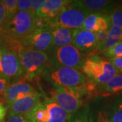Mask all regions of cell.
I'll use <instances>...</instances> for the list:
<instances>
[{"instance_id": "obj_4", "label": "cell", "mask_w": 122, "mask_h": 122, "mask_svg": "<svg viewBox=\"0 0 122 122\" xmlns=\"http://www.w3.org/2000/svg\"><path fill=\"white\" fill-rule=\"evenodd\" d=\"M54 87H77L86 85V77L81 71L65 66H53L42 75Z\"/></svg>"}, {"instance_id": "obj_5", "label": "cell", "mask_w": 122, "mask_h": 122, "mask_svg": "<svg viewBox=\"0 0 122 122\" xmlns=\"http://www.w3.org/2000/svg\"><path fill=\"white\" fill-rule=\"evenodd\" d=\"M36 17L31 11H18L5 26L8 36L14 41H21L35 29Z\"/></svg>"}, {"instance_id": "obj_21", "label": "cell", "mask_w": 122, "mask_h": 122, "mask_svg": "<svg viewBox=\"0 0 122 122\" xmlns=\"http://www.w3.org/2000/svg\"><path fill=\"white\" fill-rule=\"evenodd\" d=\"M0 46L17 52L21 48L20 41H16L11 39L4 29L0 27Z\"/></svg>"}, {"instance_id": "obj_10", "label": "cell", "mask_w": 122, "mask_h": 122, "mask_svg": "<svg viewBox=\"0 0 122 122\" xmlns=\"http://www.w3.org/2000/svg\"><path fill=\"white\" fill-rule=\"evenodd\" d=\"M37 92H38L35 90L30 83L26 81V79H23L15 83L10 84L4 90L2 96L6 105H8L18 99Z\"/></svg>"}, {"instance_id": "obj_30", "label": "cell", "mask_w": 122, "mask_h": 122, "mask_svg": "<svg viewBox=\"0 0 122 122\" xmlns=\"http://www.w3.org/2000/svg\"><path fill=\"white\" fill-rule=\"evenodd\" d=\"M46 0H33V4L31 7V12L36 16L39 10L44 6Z\"/></svg>"}, {"instance_id": "obj_3", "label": "cell", "mask_w": 122, "mask_h": 122, "mask_svg": "<svg viewBox=\"0 0 122 122\" xmlns=\"http://www.w3.org/2000/svg\"><path fill=\"white\" fill-rule=\"evenodd\" d=\"M17 53L23 70V79L26 80L37 78L52 67L47 53L25 48H20Z\"/></svg>"}, {"instance_id": "obj_18", "label": "cell", "mask_w": 122, "mask_h": 122, "mask_svg": "<svg viewBox=\"0 0 122 122\" xmlns=\"http://www.w3.org/2000/svg\"><path fill=\"white\" fill-rule=\"evenodd\" d=\"M122 93V74H118L105 85L97 86V96H107Z\"/></svg>"}, {"instance_id": "obj_13", "label": "cell", "mask_w": 122, "mask_h": 122, "mask_svg": "<svg viewBox=\"0 0 122 122\" xmlns=\"http://www.w3.org/2000/svg\"><path fill=\"white\" fill-rule=\"evenodd\" d=\"M111 22L109 15L102 14H91L86 18L81 28L93 33L109 30Z\"/></svg>"}, {"instance_id": "obj_25", "label": "cell", "mask_w": 122, "mask_h": 122, "mask_svg": "<svg viewBox=\"0 0 122 122\" xmlns=\"http://www.w3.org/2000/svg\"><path fill=\"white\" fill-rule=\"evenodd\" d=\"M111 25L118 26L122 30V7H115L109 14Z\"/></svg>"}, {"instance_id": "obj_6", "label": "cell", "mask_w": 122, "mask_h": 122, "mask_svg": "<svg viewBox=\"0 0 122 122\" xmlns=\"http://www.w3.org/2000/svg\"><path fill=\"white\" fill-rule=\"evenodd\" d=\"M88 15L76 1H72L71 3L61 10L56 17L48 22L50 26H62L71 29H81L83 22Z\"/></svg>"}, {"instance_id": "obj_22", "label": "cell", "mask_w": 122, "mask_h": 122, "mask_svg": "<svg viewBox=\"0 0 122 122\" xmlns=\"http://www.w3.org/2000/svg\"><path fill=\"white\" fill-rule=\"evenodd\" d=\"M109 117L110 122H122V94L113 102Z\"/></svg>"}, {"instance_id": "obj_11", "label": "cell", "mask_w": 122, "mask_h": 122, "mask_svg": "<svg viewBox=\"0 0 122 122\" xmlns=\"http://www.w3.org/2000/svg\"><path fill=\"white\" fill-rule=\"evenodd\" d=\"M72 44L81 52L92 54L97 47L96 33L82 29H75Z\"/></svg>"}, {"instance_id": "obj_34", "label": "cell", "mask_w": 122, "mask_h": 122, "mask_svg": "<svg viewBox=\"0 0 122 122\" xmlns=\"http://www.w3.org/2000/svg\"><path fill=\"white\" fill-rule=\"evenodd\" d=\"M107 32L108 30L98 31L97 33H95L96 35V39H97V47L101 45L106 40L107 37Z\"/></svg>"}, {"instance_id": "obj_38", "label": "cell", "mask_w": 122, "mask_h": 122, "mask_svg": "<svg viewBox=\"0 0 122 122\" xmlns=\"http://www.w3.org/2000/svg\"></svg>"}, {"instance_id": "obj_32", "label": "cell", "mask_w": 122, "mask_h": 122, "mask_svg": "<svg viewBox=\"0 0 122 122\" xmlns=\"http://www.w3.org/2000/svg\"><path fill=\"white\" fill-rule=\"evenodd\" d=\"M93 122H110L109 114L106 111H99L96 115V119L93 118Z\"/></svg>"}, {"instance_id": "obj_23", "label": "cell", "mask_w": 122, "mask_h": 122, "mask_svg": "<svg viewBox=\"0 0 122 122\" xmlns=\"http://www.w3.org/2000/svg\"><path fill=\"white\" fill-rule=\"evenodd\" d=\"M69 122H93V117L90 114L88 106H85L81 111L79 110L73 114Z\"/></svg>"}, {"instance_id": "obj_31", "label": "cell", "mask_w": 122, "mask_h": 122, "mask_svg": "<svg viewBox=\"0 0 122 122\" xmlns=\"http://www.w3.org/2000/svg\"><path fill=\"white\" fill-rule=\"evenodd\" d=\"M109 61L113 65L114 68L117 71L118 73H122V57L110 58Z\"/></svg>"}, {"instance_id": "obj_37", "label": "cell", "mask_w": 122, "mask_h": 122, "mask_svg": "<svg viewBox=\"0 0 122 122\" xmlns=\"http://www.w3.org/2000/svg\"></svg>"}, {"instance_id": "obj_19", "label": "cell", "mask_w": 122, "mask_h": 122, "mask_svg": "<svg viewBox=\"0 0 122 122\" xmlns=\"http://www.w3.org/2000/svg\"><path fill=\"white\" fill-rule=\"evenodd\" d=\"M122 41V30L118 26L111 25L107 32V39L102 44L96 48V51L104 52L115 45Z\"/></svg>"}, {"instance_id": "obj_7", "label": "cell", "mask_w": 122, "mask_h": 122, "mask_svg": "<svg viewBox=\"0 0 122 122\" xmlns=\"http://www.w3.org/2000/svg\"><path fill=\"white\" fill-rule=\"evenodd\" d=\"M48 55L53 66H65L81 70L86 55L69 44L61 48L53 49Z\"/></svg>"}, {"instance_id": "obj_35", "label": "cell", "mask_w": 122, "mask_h": 122, "mask_svg": "<svg viewBox=\"0 0 122 122\" xmlns=\"http://www.w3.org/2000/svg\"><path fill=\"white\" fill-rule=\"evenodd\" d=\"M7 113V108L2 103H0V122L4 121V118Z\"/></svg>"}, {"instance_id": "obj_36", "label": "cell", "mask_w": 122, "mask_h": 122, "mask_svg": "<svg viewBox=\"0 0 122 122\" xmlns=\"http://www.w3.org/2000/svg\"><path fill=\"white\" fill-rule=\"evenodd\" d=\"M3 49H4V48H1V46H0V52H1V51H2V50H3Z\"/></svg>"}, {"instance_id": "obj_8", "label": "cell", "mask_w": 122, "mask_h": 122, "mask_svg": "<svg viewBox=\"0 0 122 122\" xmlns=\"http://www.w3.org/2000/svg\"><path fill=\"white\" fill-rule=\"evenodd\" d=\"M52 26L46 24L42 27L35 29L27 37L20 41L22 48L50 53L52 50Z\"/></svg>"}, {"instance_id": "obj_28", "label": "cell", "mask_w": 122, "mask_h": 122, "mask_svg": "<svg viewBox=\"0 0 122 122\" xmlns=\"http://www.w3.org/2000/svg\"><path fill=\"white\" fill-rule=\"evenodd\" d=\"M33 0H18V10L22 12L31 11Z\"/></svg>"}, {"instance_id": "obj_33", "label": "cell", "mask_w": 122, "mask_h": 122, "mask_svg": "<svg viewBox=\"0 0 122 122\" xmlns=\"http://www.w3.org/2000/svg\"><path fill=\"white\" fill-rule=\"evenodd\" d=\"M10 79L3 75H0V94H3L6 87L10 85Z\"/></svg>"}, {"instance_id": "obj_24", "label": "cell", "mask_w": 122, "mask_h": 122, "mask_svg": "<svg viewBox=\"0 0 122 122\" xmlns=\"http://www.w3.org/2000/svg\"><path fill=\"white\" fill-rule=\"evenodd\" d=\"M3 2L5 7V10L7 14V20L8 22L14 16V15L18 12V1L17 0H3Z\"/></svg>"}, {"instance_id": "obj_12", "label": "cell", "mask_w": 122, "mask_h": 122, "mask_svg": "<svg viewBox=\"0 0 122 122\" xmlns=\"http://www.w3.org/2000/svg\"><path fill=\"white\" fill-rule=\"evenodd\" d=\"M41 102H42L41 94L37 92L10 103L7 105V109L9 110V114L27 115Z\"/></svg>"}, {"instance_id": "obj_27", "label": "cell", "mask_w": 122, "mask_h": 122, "mask_svg": "<svg viewBox=\"0 0 122 122\" xmlns=\"http://www.w3.org/2000/svg\"><path fill=\"white\" fill-rule=\"evenodd\" d=\"M6 122H32L26 115L9 114Z\"/></svg>"}, {"instance_id": "obj_29", "label": "cell", "mask_w": 122, "mask_h": 122, "mask_svg": "<svg viewBox=\"0 0 122 122\" xmlns=\"http://www.w3.org/2000/svg\"><path fill=\"white\" fill-rule=\"evenodd\" d=\"M8 22L5 7L3 1H0V27L4 29Z\"/></svg>"}, {"instance_id": "obj_17", "label": "cell", "mask_w": 122, "mask_h": 122, "mask_svg": "<svg viewBox=\"0 0 122 122\" xmlns=\"http://www.w3.org/2000/svg\"><path fill=\"white\" fill-rule=\"evenodd\" d=\"M50 114L48 122H69L73 114L67 113L65 109L57 105L50 98H46L44 101Z\"/></svg>"}, {"instance_id": "obj_26", "label": "cell", "mask_w": 122, "mask_h": 122, "mask_svg": "<svg viewBox=\"0 0 122 122\" xmlns=\"http://www.w3.org/2000/svg\"><path fill=\"white\" fill-rule=\"evenodd\" d=\"M105 56L110 58L122 57V41L115 45L112 48H109L103 52Z\"/></svg>"}, {"instance_id": "obj_1", "label": "cell", "mask_w": 122, "mask_h": 122, "mask_svg": "<svg viewBox=\"0 0 122 122\" xmlns=\"http://www.w3.org/2000/svg\"><path fill=\"white\" fill-rule=\"evenodd\" d=\"M50 94V99L70 114L77 112L84 105L86 98L91 97L87 82L81 86L56 87Z\"/></svg>"}, {"instance_id": "obj_14", "label": "cell", "mask_w": 122, "mask_h": 122, "mask_svg": "<svg viewBox=\"0 0 122 122\" xmlns=\"http://www.w3.org/2000/svg\"><path fill=\"white\" fill-rule=\"evenodd\" d=\"M79 6L89 14H102L109 15L115 8V3L107 0H83L76 1Z\"/></svg>"}, {"instance_id": "obj_16", "label": "cell", "mask_w": 122, "mask_h": 122, "mask_svg": "<svg viewBox=\"0 0 122 122\" xmlns=\"http://www.w3.org/2000/svg\"><path fill=\"white\" fill-rule=\"evenodd\" d=\"M74 30L75 29L62 26H53L52 28L53 49L72 44Z\"/></svg>"}, {"instance_id": "obj_15", "label": "cell", "mask_w": 122, "mask_h": 122, "mask_svg": "<svg viewBox=\"0 0 122 122\" xmlns=\"http://www.w3.org/2000/svg\"><path fill=\"white\" fill-rule=\"evenodd\" d=\"M71 1L69 0H46L35 17L44 18L47 22H50L56 17L61 10L71 4Z\"/></svg>"}, {"instance_id": "obj_9", "label": "cell", "mask_w": 122, "mask_h": 122, "mask_svg": "<svg viewBox=\"0 0 122 122\" xmlns=\"http://www.w3.org/2000/svg\"><path fill=\"white\" fill-rule=\"evenodd\" d=\"M0 75L18 78L23 75L18 54L15 51L4 48L0 52Z\"/></svg>"}, {"instance_id": "obj_20", "label": "cell", "mask_w": 122, "mask_h": 122, "mask_svg": "<svg viewBox=\"0 0 122 122\" xmlns=\"http://www.w3.org/2000/svg\"><path fill=\"white\" fill-rule=\"evenodd\" d=\"M26 115L32 122H48L50 120V114L44 102L39 103Z\"/></svg>"}, {"instance_id": "obj_2", "label": "cell", "mask_w": 122, "mask_h": 122, "mask_svg": "<svg viewBox=\"0 0 122 122\" xmlns=\"http://www.w3.org/2000/svg\"><path fill=\"white\" fill-rule=\"evenodd\" d=\"M81 72L89 82L98 86L105 85L119 74L110 61L97 54H90L86 57Z\"/></svg>"}]
</instances>
